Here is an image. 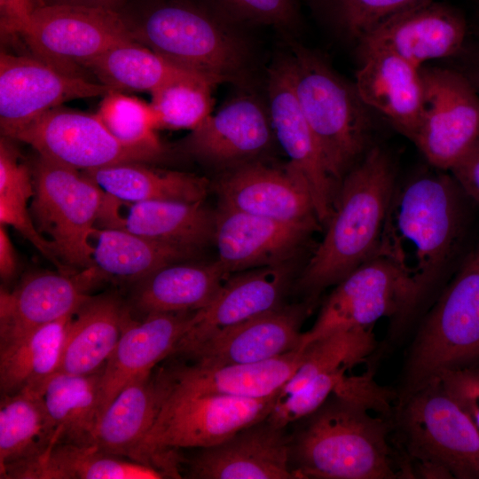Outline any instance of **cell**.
<instances>
[{
  "instance_id": "43",
  "label": "cell",
  "mask_w": 479,
  "mask_h": 479,
  "mask_svg": "<svg viewBox=\"0 0 479 479\" xmlns=\"http://www.w3.org/2000/svg\"><path fill=\"white\" fill-rule=\"evenodd\" d=\"M346 372L342 370L319 375L288 397L277 399L267 421L282 428L310 415L334 393Z\"/></svg>"
},
{
  "instance_id": "15",
  "label": "cell",
  "mask_w": 479,
  "mask_h": 479,
  "mask_svg": "<svg viewBox=\"0 0 479 479\" xmlns=\"http://www.w3.org/2000/svg\"><path fill=\"white\" fill-rule=\"evenodd\" d=\"M112 90L59 69L35 56L0 54V126L13 136L37 117L76 98L104 97Z\"/></svg>"
},
{
  "instance_id": "50",
  "label": "cell",
  "mask_w": 479,
  "mask_h": 479,
  "mask_svg": "<svg viewBox=\"0 0 479 479\" xmlns=\"http://www.w3.org/2000/svg\"><path fill=\"white\" fill-rule=\"evenodd\" d=\"M129 0H43L46 4H67L105 9L122 12Z\"/></svg>"
},
{
  "instance_id": "40",
  "label": "cell",
  "mask_w": 479,
  "mask_h": 479,
  "mask_svg": "<svg viewBox=\"0 0 479 479\" xmlns=\"http://www.w3.org/2000/svg\"><path fill=\"white\" fill-rule=\"evenodd\" d=\"M96 114L122 143L166 152L156 134L151 106L142 99L111 90L103 97Z\"/></svg>"
},
{
  "instance_id": "13",
  "label": "cell",
  "mask_w": 479,
  "mask_h": 479,
  "mask_svg": "<svg viewBox=\"0 0 479 479\" xmlns=\"http://www.w3.org/2000/svg\"><path fill=\"white\" fill-rule=\"evenodd\" d=\"M424 110L413 141L427 161L450 170L479 138V92L446 68H423Z\"/></svg>"
},
{
  "instance_id": "34",
  "label": "cell",
  "mask_w": 479,
  "mask_h": 479,
  "mask_svg": "<svg viewBox=\"0 0 479 479\" xmlns=\"http://www.w3.org/2000/svg\"><path fill=\"white\" fill-rule=\"evenodd\" d=\"M128 162L82 171L106 194L122 201L170 200L202 202L208 182L192 173Z\"/></svg>"
},
{
  "instance_id": "3",
  "label": "cell",
  "mask_w": 479,
  "mask_h": 479,
  "mask_svg": "<svg viewBox=\"0 0 479 479\" xmlns=\"http://www.w3.org/2000/svg\"><path fill=\"white\" fill-rule=\"evenodd\" d=\"M137 43L218 84L253 85V48L245 28L199 0H147L122 12Z\"/></svg>"
},
{
  "instance_id": "17",
  "label": "cell",
  "mask_w": 479,
  "mask_h": 479,
  "mask_svg": "<svg viewBox=\"0 0 479 479\" xmlns=\"http://www.w3.org/2000/svg\"><path fill=\"white\" fill-rule=\"evenodd\" d=\"M216 188L220 206L280 222L321 225L306 180L287 165L243 163L225 169Z\"/></svg>"
},
{
  "instance_id": "8",
  "label": "cell",
  "mask_w": 479,
  "mask_h": 479,
  "mask_svg": "<svg viewBox=\"0 0 479 479\" xmlns=\"http://www.w3.org/2000/svg\"><path fill=\"white\" fill-rule=\"evenodd\" d=\"M279 393L264 398L196 394L173 387L134 460L157 469L166 467L175 449L207 448L271 413Z\"/></svg>"
},
{
  "instance_id": "6",
  "label": "cell",
  "mask_w": 479,
  "mask_h": 479,
  "mask_svg": "<svg viewBox=\"0 0 479 479\" xmlns=\"http://www.w3.org/2000/svg\"><path fill=\"white\" fill-rule=\"evenodd\" d=\"M479 364V240L421 321L409 347L398 396L447 370Z\"/></svg>"
},
{
  "instance_id": "48",
  "label": "cell",
  "mask_w": 479,
  "mask_h": 479,
  "mask_svg": "<svg viewBox=\"0 0 479 479\" xmlns=\"http://www.w3.org/2000/svg\"><path fill=\"white\" fill-rule=\"evenodd\" d=\"M43 5V0H0L2 31L20 35L33 12Z\"/></svg>"
},
{
  "instance_id": "31",
  "label": "cell",
  "mask_w": 479,
  "mask_h": 479,
  "mask_svg": "<svg viewBox=\"0 0 479 479\" xmlns=\"http://www.w3.org/2000/svg\"><path fill=\"white\" fill-rule=\"evenodd\" d=\"M57 443L56 428L42 395L2 396L0 403L1 478L20 479Z\"/></svg>"
},
{
  "instance_id": "30",
  "label": "cell",
  "mask_w": 479,
  "mask_h": 479,
  "mask_svg": "<svg viewBox=\"0 0 479 479\" xmlns=\"http://www.w3.org/2000/svg\"><path fill=\"white\" fill-rule=\"evenodd\" d=\"M72 316L0 339L2 396L43 395L47 382L59 371Z\"/></svg>"
},
{
  "instance_id": "38",
  "label": "cell",
  "mask_w": 479,
  "mask_h": 479,
  "mask_svg": "<svg viewBox=\"0 0 479 479\" xmlns=\"http://www.w3.org/2000/svg\"><path fill=\"white\" fill-rule=\"evenodd\" d=\"M376 344L372 327L339 328L314 340L302 348V362L277 399L288 397L319 375L348 371L361 364Z\"/></svg>"
},
{
  "instance_id": "41",
  "label": "cell",
  "mask_w": 479,
  "mask_h": 479,
  "mask_svg": "<svg viewBox=\"0 0 479 479\" xmlns=\"http://www.w3.org/2000/svg\"><path fill=\"white\" fill-rule=\"evenodd\" d=\"M225 20L246 28L270 26L286 37L300 24L298 0H199Z\"/></svg>"
},
{
  "instance_id": "35",
  "label": "cell",
  "mask_w": 479,
  "mask_h": 479,
  "mask_svg": "<svg viewBox=\"0 0 479 479\" xmlns=\"http://www.w3.org/2000/svg\"><path fill=\"white\" fill-rule=\"evenodd\" d=\"M103 369L88 374L58 372L47 382L42 397L56 428V444L94 445Z\"/></svg>"
},
{
  "instance_id": "12",
  "label": "cell",
  "mask_w": 479,
  "mask_h": 479,
  "mask_svg": "<svg viewBox=\"0 0 479 479\" xmlns=\"http://www.w3.org/2000/svg\"><path fill=\"white\" fill-rule=\"evenodd\" d=\"M39 155L85 171L128 162L152 163L166 152L122 143L96 114L57 106L48 110L12 138Z\"/></svg>"
},
{
  "instance_id": "1",
  "label": "cell",
  "mask_w": 479,
  "mask_h": 479,
  "mask_svg": "<svg viewBox=\"0 0 479 479\" xmlns=\"http://www.w3.org/2000/svg\"><path fill=\"white\" fill-rule=\"evenodd\" d=\"M471 201L452 174H423L396 186L373 256L411 283L412 317L460 249Z\"/></svg>"
},
{
  "instance_id": "32",
  "label": "cell",
  "mask_w": 479,
  "mask_h": 479,
  "mask_svg": "<svg viewBox=\"0 0 479 479\" xmlns=\"http://www.w3.org/2000/svg\"><path fill=\"white\" fill-rule=\"evenodd\" d=\"M230 275L217 260L171 263L137 282L132 303L145 316L196 311L212 301Z\"/></svg>"
},
{
  "instance_id": "49",
  "label": "cell",
  "mask_w": 479,
  "mask_h": 479,
  "mask_svg": "<svg viewBox=\"0 0 479 479\" xmlns=\"http://www.w3.org/2000/svg\"><path fill=\"white\" fill-rule=\"evenodd\" d=\"M17 255L5 226L0 225V275L3 280L12 279L17 271Z\"/></svg>"
},
{
  "instance_id": "37",
  "label": "cell",
  "mask_w": 479,
  "mask_h": 479,
  "mask_svg": "<svg viewBox=\"0 0 479 479\" xmlns=\"http://www.w3.org/2000/svg\"><path fill=\"white\" fill-rule=\"evenodd\" d=\"M163 475L154 467L95 445L58 443L20 479H157Z\"/></svg>"
},
{
  "instance_id": "11",
  "label": "cell",
  "mask_w": 479,
  "mask_h": 479,
  "mask_svg": "<svg viewBox=\"0 0 479 479\" xmlns=\"http://www.w3.org/2000/svg\"><path fill=\"white\" fill-rule=\"evenodd\" d=\"M20 35L34 56L79 75L110 49L136 42L122 12L67 4L38 7Z\"/></svg>"
},
{
  "instance_id": "18",
  "label": "cell",
  "mask_w": 479,
  "mask_h": 479,
  "mask_svg": "<svg viewBox=\"0 0 479 479\" xmlns=\"http://www.w3.org/2000/svg\"><path fill=\"white\" fill-rule=\"evenodd\" d=\"M467 22L452 6L430 0L388 19L359 40L361 55L383 51L421 67L459 52Z\"/></svg>"
},
{
  "instance_id": "7",
  "label": "cell",
  "mask_w": 479,
  "mask_h": 479,
  "mask_svg": "<svg viewBox=\"0 0 479 479\" xmlns=\"http://www.w3.org/2000/svg\"><path fill=\"white\" fill-rule=\"evenodd\" d=\"M393 443L410 462H425L455 479H479V432L439 378L397 397Z\"/></svg>"
},
{
  "instance_id": "29",
  "label": "cell",
  "mask_w": 479,
  "mask_h": 479,
  "mask_svg": "<svg viewBox=\"0 0 479 479\" xmlns=\"http://www.w3.org/2000/svg\"><path fill=\"white\" fill-rule=\"evenodd\" d=\"M131 320L116 296H90L71 318L58 372L88 374L102 370Z\"/></svg>"
},
{
  "instance_id": "19",
  "label": "cell",
  "mask_w": 479,
  "mask_h": 479,
  "mask_svg": "<svg viewBox=\"0 0 479 479\" xmlns=\"http://www.w3.org/2000/svg\"><path fill=\"white\" fill-rule=\"evenodd\" d=\"M267 420L200 451L188 461L190 478L297 479L291 465V441Z\"/></svg>"
},
{
  "instance_id": "24",
  "label": "cell",
  "mask_w": 479,
  "mask_h": 479,
  "mask_svg": "<svg viewBox=\"0 0 479 479\" xmlns=\"http://www.w3.org/2000/svg\"><path fill=\"white\" fill-rule=\"evenodd\" d=\"M354 84L367 107L414 141L424 110L421 67L388 51L367 52L362 54Z\"/></svg>"
},
{
  "instance_id": "16",
  "label": "cell",
  "mask_w": 479,
  "mask_h": 479,
  "mask_svg": "<svg viewBox=\"0 0 479 479\" xmlns=\"http://www.w3.org/2000/svg\"><path fill=\"white\" fill-rule=\"evenodd\" d=\"M265 97L275 139L288 157L287 166L306 180L318 219L326 226L338 187L294 90L287 51L279 53L267 68Z\"/></svg>"
},
{
  "instance_id": "36",
  "label": "cell",
  "mask_w": 479,
  "mask_h": 479,
  "mask_svg": "<svg viewBox=\"0 0 479 479\" xmlns=\"http://www.w3.org/2000/svg\"><path fill=\"white\" fill-rule=\"evenodd\" d=\"M85 68L102 84L112 90L122 92L129 90L152 93L175 81L195 77L208 78L170 62L137 42L122 43L110 49Z\"/></svg>"
},
{
  "instance_id": "42",
  "label": "cell",
  "mask_w": 479,
  "mask_h": 479,
  "mask_svg": "<svg viewBox=\"0 0 479 479\" xmlns=\"http://www.w3.org/2000/svg\"><path fill=\"white\" fill-rule=\"evenodd\" d=\"M430 0H328L336 26L360 40L392 16Z\"/></svg>"
},
{
  "instance_id": "23",
  "label": "cell",
  "mask_w": 479,
  "mask_h": 479,
  "mask_svg": "<svg viewBox=\"0 0 479 479\" xmlns=\"http://www.w3.org/2000/svg\"><path fill=\"white\" fill-rule=\"evenodd\" d=\"M196 311L152 313L127 325L103 369L99 418L129 381L173 355L192 326Z\"/></svg>"
},
{
  "instance_id": "14",
  "label": "cell",
  "mask_w": 479,
  "mask_h": 479,
  "mask_svg": "<svg viewBox=\"0 0 479 479\" xmlns=\"http://www.w3.org/2000/svg\"><path fill=\"white\" fill-rule=\"evenodd\" d=\"M182 140L180 149L208 165L227 169L258 161L275 139L266 97L253 85L238 87Z\"/></svg>"
},
{
  "instance_id": "27",
  "label": "cell",
  "mask_w": 479,
  "mask_h": 479,
  "mask_svg": "<svg viewBox=\"0 0 479 479\" xmlns=\"http://www.w3.org/2000/svg\"><path fill=\"white\" fill-rule=\"evenodd\" d=\"M170 367L154 368L129 381L99 418L94 445L134 460L135 453L171 393Z\"/></svg>"
},
{
  "instance_id": "39",
  "label": "cell",
  "mask_w": 479,
  "mask_h": 479,
  "mask_svg": "<svg viewBox=\"0 0 479 479\" xmlns=\"http://www.w3.org/2000/svg\"><path fill=\"white\" fill-rule=\"evenodd\" d=\"M218 84L205 77L182 79L151 93L149 103L157 130H189L213 112V90Z\"/></svg>"
},
{
  "instance_id": "47",
  "label": "cell",
  "mask_w": 479,
  "mask_h": 479,
  "mask_svg": "<svg viewBox=\"0 0 479 479\" xmlns=\"http://www.w3.org/2000/svg\"><path fill=\"white\" fill-rule=\"evenodd\" d=\"M449 171L467 195L479 203V138Z\"/></svg>"
},
{
  "instance_id": "4",
  "label": "cell",
  "mask_w": 479,
  "mask_h": 479,
  "mask_svg": "<svg viewBox=\"0 0 479 479\" xmlns=\"http://www.w3.org/2000/svg\"><path fill=\"white\" fill-rule=\"evenodd\" d=\"M389 155L368 149L342 181L323 240L305 266L300 287L318 294L373 257L397 186Z\"/></svg>"
},
{
  "instance_id": "22",
  "label": "cell",
  "mask_w": 479,
  "mask_h": 479,
  "mask_svg": "<svg viewBox=\"0 0 479 479\" xmlns=\"http://www.w3.org/2000/svg\"><path fill=\"white\" fill-rule=\"evenodd\" d=\"M101 279L94 267L80 273L40 271L27 275L12 291H0V339L15 336L74 314Z\"/></svg>"
},
{
  "instance_id": "9",
  "label": "cell",
  "mask_w": 479,
  "mask_h": 479,
  "mask_svg": "<svg viewBox=\"0 0 479 479\" xmlns=\"http://www.w3.org/2000/svg\"><path fill=\"white\" fill-rule=\"evenodd\" d=\"M31 172L29 210L37 229L69 269L93 267L91 235L106 192L82 171L39 154Z\"/></svg>"
},
{
  "instance_id": "46",
  "label": "cell",
  "mask_w": 479,
  "mask_h": 479,
  "mask_svg": "<svg viewBox=\"0 0 479 479\" xmlns=\"http://www.w3.org/2000/svg\"><path fill=\"white\" fill-rule=\"evenodd\" d=\"M436 378L467 412L479 432V364L447 370Z\"/></svg>"
},
{
  "instance_id": "10",
  "label": "cell",
  "mask_w": 479,
  "mask_h": 479,
  "mask_svg": "<svg viewBox=\"0 0 479 479\" xmlns=\"http://www.w3.org/2000/svg\"><path fill=\"white\" fill-rule=\"evenodd\" d=\"M413 289L390 263L373 256L352 271L325 301L312 327L301 335L299 349L339 328L373 327L382 318L392 320L398 336L412 318Z\"/></svg>"
},
{
  "instance_id": "5",
  "label": "cell",
  "mask_w": 479,
  "mask_h": 479,
  "mask_svg": "<svg viewBox=\"0 0 479 479\" xmlns=\"http://www.w3.org/2000/svg\"><path fill=\"white\" fill-rule=\"evenodd\" d=\"M287 45L294 90L339 189L368 151V107L321 55L290 37Z\"/></svg>"
},
{
  "instance_id": "2",
  "label": "cell",
  "mask_w": 479,
  "mask_h": 479,
  "mask_svg": "<svg viewBox=\"0 0 479 479\" xmlns=\"http://www.w3.org/2000/svg\"><path fill=\"white\" fill-rule=\"evenodd\" d=\"M391 398L334 392L291 441L297 478H403L393 443Z\"/></svg>"
},
{
  "instance_id": "28",
  "label": "cell",
  "mask_w": 479,
  "mask_h": 479,
  "mask_svg": "<svg viewBox=\"0 0 479 479\" xmlns=\"http://www.w3.org/2000/svg\"><path fill=\"white\" fill-rule=\"evenodd\" d=\"M303 359V349L251 364L204 366L197 364L170 367L174 386L196 394L241 398H264L279 393Z\"/></svg>"
},
{
  "instance_id": "20",
  "label": "cell",
  "mask_w": 479,
  "mask_h": 479,
  "mask_svg": "<svg viewBox=\"0 0 479 479\" xmlns=\"http://www.w3.org/2000/svg\"><path fill=\"white\" fill-rule=\"evenodd\" d=\"M304 310L279 306L217 331L177 355L204 366L266 361L299 349Z\"/></svg>"
},
{
  "instance_id": "33",
  "label": "cell",
  "mask_w": 479,
  "mask_h": 479,
  "mask_svg": "<svg viewBox=\"0 0 479 479\" xmlns=\"http://www.w3.org/2000/svg\"><path fill=\"white\" fill-rule=\"evenodd\" d=\"M90 242L93 267L100 277L128 281L138 282L195 253L185 247L115 228L96 227Z\"/></svg>"
},
{
  "instance_id": "26",
  "label": "cell",
  "mask_w": 479,
  "mask_h": 479,
  "mask_svg": "<svg viewBox=\"0 0 479 479\" xmlns=\"http://www.w3.org/2000/svg\"><path fill=\"white\" fill-rule=\"evenodd\" d=\"M287 280L282 264L231 274L212 301L195 312L192 326L173 355L217 331L280 306Z\"/></svg>"
},
{
  "instance_id": "25",
  "label": "cell",
  "mask_w": 479,
  "mask_h": 479,
  "mask_svg": "<svg viewBox=\"0 0 479 479\" xmlns=\"http://www.w3.org/2000/svg\"><path fill=\"white\" fill-rule=\"evenodd\" d=\"M98 222L195 250L213 239L215 214L202 202L157 200L122 201L106 193Z\"/></svg>"
},
{
  "instance_id": "44",
  "label": "cell",
  "mask_w": 479,
  "mask_h": 479,
  "mask_svg": "<svg viewBox=\"0 0 479 479\" xmlns=\"http://www.w3.org/2000/svg\"><path fill=\"white\" fill-rule=\"evenodd\" d=\"M0 223L11 225L29 240L59 271L73 273L55 255L51 242L37 229L27 203L0 196Z\"/></svg>"
},
{
  "instance_id": "45",
  "label": "cell",
  "mask_w": 479,
  "mask_h": 479,
  "mask_svg": "<svg viewBox=\"0 0 479 479\" xmlns=\"http://www.w3.org/2000/svg\"><path fill=\"white\" fill-rule=\"evenodd\" d=\"M10 140L4 137L0 141V196L28 203L35 194L32 172L20 161Z\"/></svg>"
},
{
  "instance_id": "21",
  "label": "cell",
  "mask_w": 479,
  "mask_h": 479,
  "mask_svg": "<svg viewBox=\"0 0 479 479\" xmlns=\"http://www.w3.org/2000/svg\"><path fill=\"white\" fill-rule=\"evenodd\" d=\"M319 225L280 222L220 206L213 240L230 273L282 264Z\"/></svg>"
},
{
  "instance_id": "51",
  "label": "cell",
  "mask_w": 479,
  "mask_h": 479,
  "mask_svg": "<svg viewBox=\"0 0 479 479\" xmlns=\"http://www.w3.org/2000/svg\"><path fill=\"white\" fill-rule=\"evenodd\" d=\"M469 79L479 92V67L475 68Z\"/></svg>"
}]
</instances>
